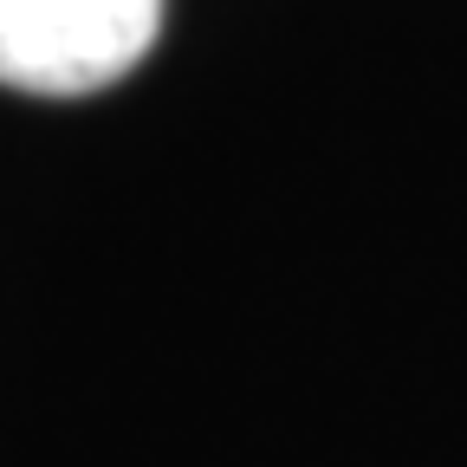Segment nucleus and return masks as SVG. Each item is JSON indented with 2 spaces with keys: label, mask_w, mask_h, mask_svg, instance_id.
Returning <instances> with one entry per match:
<instances>
[{
  "label": "nucleus",
  "mask_w": 467,
  "mask_h": 467,
  "mask_svg": "<svg viewBox=\"0 0 467 467\" xmlns=\"http://www.w3.org/2000/svg\"><path fill=\"white\" fill-rule=\"evenodd\" d=\"M162 33V0H0V85L85 98L137 72Z\"/></svg>",
  "instance_id": "obj_1"
}]
</instances>
